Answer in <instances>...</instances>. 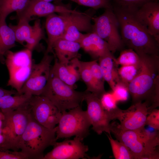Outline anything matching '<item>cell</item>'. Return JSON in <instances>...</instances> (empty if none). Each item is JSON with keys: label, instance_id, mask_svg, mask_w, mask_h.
Instances as JSON below:
<instances>
[{"label": "cell", "instance_id": "6da1fadb", "mask_svg": "<svg viewBox=\"0 0 159 159\" xmlns=\"http://www.w3.org/2000/svg\"><path fill=\"white\" fill-rule=\"evenodd\" d=\"M120 27L123 43L139 56H159V42L136 18V9L112 6Z\"/></svg>", "mask_w": 159, "mask_h": 159}, {"label": "cell", "instance_id": "7a4b0ae2", "mask_svg": "<svg viewBox=\"0 0 159 159\" xmlns=\"http://www.w3.org/2000/svg\"><path fill=\"white\" fill-rule=\"evenodd\" d=\"M139 56L140 70L127 88L132 104L144 101L149 113L159 106V56Z\"/></svg>", "mask_w": 159, "mask_h": 159}, {"label": "cell", "instance_id": "3957f363", "mask_svg": "<svg viewBox=\"0 0 159 159\" xmlns=\"http://www.w3.org/2000/svg\"><path fill=\"white\" fill-rule=\"evenodd\" d=\"M57 126L47 128L36 121L30 114L26 128L19 142L18 148L28 159H43L45 149L57 141Z\"/></svg>", "mask_w": 159, "mask_h": 159}, {"label": "cell", "instance_id": "277c9868", "mask_svg": "<svg viewBox=\"0 0 159 159\" xmlns=\"http://www.w3.org/2000/svg\"><path fill=\"white\" fill-rule=\"evenodd\" d=\"M30 111L29 104L14 111H0L4 116L1 128L4 139L0 148L19 150L18 145L28 124Z\"/></svg>", "mask_w": 159, "mask_h": 159}, {"label": "cell", "instance_id": "5b68a950", "mask_svg": "<svg viewBox=\"0 0 159 159\" xmlns=\"http://www.w3.org/2000/svg\"><path fill=\"white\" fill-rule=\"evenodd\" d=\"M85 91L75 90L50 73L49 79L41 95L48 98L61 112L81 105Z\"/></svg>", "mask_w": 159, "mask_h": 159}, {"label": "cell", "instance_id": "8992f818", "mask_svg": "<svg viewBox=\"0 0 159 159\" xmlns=\"http://www.w3.org/2000/svg\"><path fill=\"white\" fill-rule=\"evenodd\" d=\"M4 63L9 78L7 85L14 88L20 94L24 84L29 77L33 64L32 51L25 48L16 52L10 50L5 55Z\"/></svg>", "mask_w": 159, "mask_h": 159}, {"label": "cell", "instance_id": "52a82bcc", "mask_svg": "<svg viewBox=\"0 0 159 159\" xmlns=\"http://www.w3.org/2000/svg\"><path fill=\"white\" fill-rule=\"evenodd\" d=\"M62 113L57 126V140L75 136L83 141L89 135L91 123L86 111L83 110L81 105Z\"/></svg>", "mask_w": 159, "mask_h": 159}, {"label": "cell", "instance_id": "ba28073f", "mask_svg": "<svg viewBox=\"0 0 159 159\" xmlns=\"http://www.w3.org/2000/svg\"><path fill=\"white\" fill-rule=\"evenodd\" d=\"M105 9L102 14L92 17V32L107 42L113 54L124 49L125 46L119 32V24L112 7Z\"/></svg>", "mask_w": 159, "mask_h": 159}, {"label": "cell", "instance_id": "9c48e42d", "mask_svg": "<svg viewBox=\"0 0 159 159\" xmlns=\"http://www.w3.org/2000/svg\"><path fill=\"white\" fill-rule=\"evenodd\" d=\"M110 130L116 138L128 147L134 159H158V148L153 149L147 145L137 132L122 130L118 127L117 122L110 123Z\"/></svg>", "mask_w": 159, "mask_h": 159}, {"label": "cell", "instance_id": "30bf717a", "mask_svg": "<svg viewBox=\"0 0 159 159\" xmlns=\"http://www.w3.org/2000/svg\"><path fill=\"white\" fill-rule=\"evenodd\" d=\"M54 58V55L45 52L39 63H33L30 75L22 86L20 94L42 95L49 79L51 64Z\"/></svg>", "mask_w": 159, "mask_h": 159}, {"label": "cell", "instance_id": "8fae6325", "mask_svg": "<svg viewBox=\"0 0 159 159\" xmlns=\"http://www.w3.org/2000/svg\"><path fill=\"white\" fill-rule=\"evenodd\" d=\"M29 104L30 113L39 123L51 129L54 128L58 123L62 113L47 97L42 95H33Z\"/></svg>", "mask_w": 159, "mask_h": 159}, {"label": "cell", "instance_id": "7c38bea8", "mask_svg": "<svg viewBox=\"0 0 159 159\" xmlns=\"http://www.w3.org/2000/svg\"><path fill=\"white\" fill-rule=\"evenodd\" d=\"M84 101L87 104L86 111L92 126V129L98 135H101L104 132L110 135V122L113 119L104 109L100 98L85 90Z\"/></svg>", "mask_w": 159, "mask_h": 159}, {"label": "cell", "instance_id": "4fadbf2b", "mask_svg": "<svg viewBox=\"0 0 159 159\" xmlns=\"http://www.w3.org/2000/svg\"><path fill=\"white\" fill-rule=\"evenodd\" d=\"M95 10L91 8L86 12L77 10L69 13L64 33L61 38L79 43L84 34L92 32L91 23Z\"/></svg>", "mask_w": 159, "mask_h": 159}, {"label": "cell", "instance_id": "5bb4252c", "mask_svg": "<svg viewBox=\"0 0 159 159\" xmlns=\"http://www.w3.org/2000/svg\"><path fill=\"white\" fill-rule=\"evenodd\" d=\"M16 25L10 23L9 26L14 32L16 42L24 45L32 51L42 39H45L44 30L39 19L35 21L33 25L29 24L30 21L25 19L19 20Z\"/></svg>", "mask_w": 159, "mask_h": 159}, {"label": "cell", "instance_id": "9a60e30c", "mask_svg": "<svg viewBox=\"0 0 159 159\" xmlns=\"http://www.w3.org/2000/svg\"><path fill=\"white\" fill-rule=\"evenodd\" d=\"M79 137L72 140L66 139L62 142H56L53 148L44 155L43 159H78L89 158L86 153L88 146Z\"/></svg>", "mask_w": 159, "mask_h": 159}, {"label": "cell", "instance_id": "2e32d148", "mask_svg": "<svg viewBox=\"0 0 159 159\" xmlns=\"http://www.w3.org/2000/svg\"><path fill=\"white\" fill-rule=\"evenodd\" d=\"M148 114L146 103L139 102L133 104L122 111L117 122L118 127L122 130L137 131L146 125V118Z\"/></svg>", "mask_w": 159, "mask_h": 159}, {"label": "cell", "instance_id": "e0dca14e", "mask_svg": "<svg viewBox=\"0 0 159 159\" xmlns=\"http://www.w3.org/2000/svg\"><path fill=\"white\" fill-rule=\"evenodd\" d=\"M75 11L64 6L54 4L42 0H31L25 9L16 13L15 17L18 20L30 21L33 16H44L53 13H71Z\"/></svg>", "mask_w": 159, "mask_h": 159}, {"label": "cell", "instance_id": "ac0fdd59", "mask_svg": "<svg viewBox=\"0 0 159 159\" xmlns=\"http://www.w3.org/2000/svg\"><path fill=\"white\" fill-rule=\"evenodd\" d=\"M135 16L149 33L159 42V3H146L134 11Z\"/></svg>", "mask_w": 159, "mask_h": 159}, {"label": "cell", "instance_id": "d6986e66", "mask_svg": "<svg viewBox=\"0 0 159 159\" xmlns=\"http://www.w3.org/2000/svg\"><path fill=\"white\" fill-rule=\"evenodd\" d=\"M69 13H60L59 15L53 13L46 16L45 26L47 38L45 53H53L52 47L54 43L61 38L64 33Z\"/></svg>", "mask_w": 159, "mask_h": 159}, {"label": "cell", "instance_id": "ffe728a7", "mask_svg": "<svg viewBox=\"0 0 159 159\" xmlns=\"http://www.w3.org/2000/svg\"><path fill=\"white\" fill-rule=\"evenodd\" d=\"M79 43L81 48L94 60H98L105 55L113 54L107 42L95 32L84 34Z\"/></svg>", "mask_w": 159, "mask_h": 159}, {"label": "cell", "instance_id": "44dd1931", "mask_svg": "<svg viewBox=\"0 0 159 159\" xmlns=\"http://www.w3.org/2000/svg\"><path fill=\"white\" fill-rule=\"evenodd\" d=\"M80 49L79 43L62 38L57 40L52 47L54 57L59 62L65 65L68 64L74 59H80L81 55L79 51Z\"/></svg>", "mask_w": 159, "mask_h": 159}, {"label": "cell", "instance_id": "7402d4cb", "mask_svg": "<svg viewBox=\"0 0 159 159\" xmlns=\"http://www.w3.org/2000/svg\"><path fill=\"white\" fill-rule=\"evenodd\" d=\"M54 64L51 67V73L66 84L74 87L80 79L78 71L71 62L67 65L59 62L54 57Z\"/></svg>", "mask_w": 159, "mask_h": 159}, {"label": "cell", "instance_id": "603a6c76", "mask_svg": "<svg viewBox=\"0 0 159 159\" xmlns=\"http://www.w3.org/2000/svg\"><path fill=\"white\" fill-rule=\"evenodd\" d=\"M113 55H106L100 57L98 60L105 81L112 90L116 85L121 82L118 73V65L115 62Z\"/></svg>", "mask_w": 159, "mask_h": 159}, {"label": "cell", "instance_id": "cb8c5ba5", "mask_svg": "<svg viewBox=\"0 0 159 159\" xmlns=\"http://www.w3.org/2000/svg\"><path fill=\"white\" fill-rule=\"evenodd\" d=\"M15 34L6 21H0V64L4 63L7 52L16 46Z\"/></svg>", "mask_w": 159, "mask_h": 159}, {"label": "cell", "instance_id": "d4e9b609", "mask_svg": "<svg viewBox=\"0 0 159 159\" xmlns=\"http://www.w3.org/2000/svg\"><path fill=\"white\" fill-rule=\"evenodd\" d=\"M32 96L25 94H17L14 96L6 95L0 97L1 111H14L29 104Z\"/></svg>", "mask_w": 159, "mask_h": 159}, {"label": "cell", "instance_id": "484cf974", "mask_svg": "<svg viewBox=\"0 0 159 159\" xmlns=\"http://www.w3.org/2000/svg\"><path fill=\"white\" fill-rule=\"evenodd\" d=\"M70 62L73 63L76 67L78 71L80 79L85 84L87 87L86 91L95 95L100 98L92 75L89 62L82 61L78 58L74 59Z\"/></svg>", "mask_w": 159, "mask_h": 159}, {"label": "cell", "instance_id": "4316f807", "mask_svg": "<svg viewBox=\"0 0 159 159\" xmlns=\"http://www.w3.org/2000/svg\"><path fill=\"white\" fill-rule=\"evenodd\" d=\"M31 0H0V21H6L13 12L18 13L28 6Z\"/></svg>", "mask_w": 159, "mask_h": 159}, {"label": "cell", "instance_id": "83f0119b", "mask_svg": "<svg viewBox=\"0 0 159 159\" xmlns=\"http://www.w3.org/2000/svg\"><path fill=\"white\" fill-rule=\"evenodd\" d=\"M102 105L104 110L110 114L113 120L117 119L122 110L117 105V102L112 92H106L100 98Z\"/></svg>", "mask_w": 159, "mask_h": 159}, {"label": "cell", "instance_id": "f1b7e54d", "mask_svg": "<svg viewBox=\"0 0 159 159\" xmlns=\"http://www.w3.org/2000/svg\"><path fill=\"white\" fill-rule=\"evenodd\" d=\"M147 125V127H145V126L142 128L136 131L149 146L154 149L158 148L159 130Z\"/></svg>", "mask_w": 159, "mask_h": 159}, {"label": "cell", "instance_id": "f546056e", "mask_svg": "<svg viewBox=\"0 0 159 159\" xmlns=\"http://www.w3.org/2000/svg\"><path fill=\"white\" fill-rule=\"evenodd\" d=\"M114 60L118 65H139L141 63L140 56L134 50L129 48L121 50L119 57Z\"/></svg>", "mask_w": 159, "mask_h": 159}, {"label": "cell", "instance_id": "4dcf8cb0", "mask_svg": "<svg viewBox=\"0 0 159 159\" xmlns=\"http://www.w3.org/2000/svg\"><path fill=\"white\" fill-rule=\"evenodd\" d=\"M107 136L115 159H134L132 153L126 145L119 141L113 139L110 134Z\"/></svg>", "mask_w": 159, "mask_h": 159}, {"label": "cell", "instance_id": "1f68e13d", "mask_svg": "<svg viewBox=\"0 0 159 159\" xmlns=\"http://www.w3.org/2000/svg\"><path fill=\"white\" fill-rule=\"evenodd\" d=\"M98 60L89 61V66L92 75L99 94L100 97L105 93V80L101 68L97 62Z\"/></svg>", "mask_w": 159, "mask_h": 159}, {"label": "cell", "instance_id": "d6a6232c", "mask_svg": "<svg viewBox=\"0 0 159 159\" xmlns=\"http://www.w3.org/2000/svg\"><path fill=\"white\" fill-rule=\"evenodd\" d=\"M141 66V63L139 65L121 66L118 68V73L121 82L127 87L139 72Z\"/></svg>", "mask_w": 159, "mask_h": 159}, {"label": "cell", "instance_id": "836d02e7", "mask_svg": "<svg viewBox=\"0 0 159 159\" xmlns=\"http://www.w3.org/2000/svg\"><path fill=\"white\" fill-rule=\"evenodd\" d=\"M81 5L87 6L96 10L112 7L109 0H70Z\"/></svg>", "mask_w": 159, "mask_h": 159}, {"label": "cell", "instance_id": "e575fe53", "mask_svg": "<svg viewBox=\"0 0 159 159\" xmlns=\"http://www.w3.org/2000/svg\"><path fill=\"white\" fill-rule=\"evenodd\" d=\"M112 5L138 9L148 2L158 1L159 0H109Z\"/></svg>", "mask_w": 159, "mask_h": 159}, {"label": "cell", "instance_id": "d590c367", "mask_svg": "<svg viewBox=\"0 0 159 159\" xmlns=\"http://www.w3.org/2000/svg\"><path fill=\"white\" fill-rule=\"evenodd\" d=\"M112 93L117 102H125L128 99L129 93L127 87L121 82L117 84Z\"/></svg>", "mask_w": 159, "mask_h": 159}, {"label": "cell", "instance_id": "8d00e7d4", "mask_svg": "<svg viewBox=\"0 0 159 159\" xmlns=\"http://www.w3.org/2000/svg\"><path fill=\"white\" fill-rule=\"evenodd\" d=\"M0 159H28L21 151H11L8 149L0 148Z\"/></svg>", "mask_w": 159, "mask_h": 159}, {"label": "cell", "instance_id": "74e56055", "mask_svg": "<svg viewBox=\"0 0 159 159\" xmlns=\"http://www.w3.org/2000/svg\"><path fill=\"white\" fill-rule=\"evenodd\" d=\"M146 125L159 130V110L155 108L153 109L148 115Z\"/></svg>", "mask_w": 159, "mask_h": 159}, {"label": "cell", "instance_id": "f35d334b", "mask_svg": "<svg viewBox=\"0 0 159 159\" xmlns=\"http://www.w3.org/2000/svg\"><path fill=\"white\" fill-rule=\"evenodd\" d=\"M18 94L15 90H7L0 87V97L6 95H15Z\"/></svg>", "mask_w": 159, "mask_h": 159}, {"label": "cell", "instance_id": "ab89813d", "mask_svg": "<svg viewBox=\"0 0 159 159\" xmlns=\"http://www.w3.org/2000/svg\"><path fill=\"white\" fill-rule=\"evenodd\" d=\"M42 0L45 1H47V2H50L51 1H54V0Z\"/></svg>", "mask_w": 159, "mask_h": 159}]
</instances>
